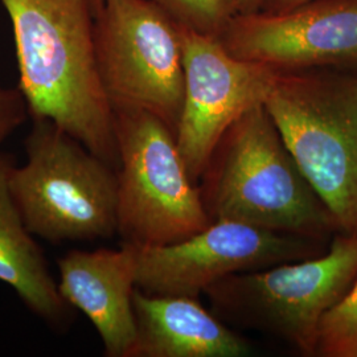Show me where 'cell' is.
Listing matches in <instances>:
<instances>
[{"label":"cell","mask_w":357,"mask_h":357,"mask_svg":"<svg viewBox=\"0 0 357 357\" xmlns=\"http://www.w3.org/2000/svg\"><path fill=\"white\" fill-rule=\"evenodd\" d=\"M29 116L50 119L116 168L114 112L94 45L93 0H0Z\"/></svg>","instance_id":"6da1fadb"},{"label":"cell","mask_w":357,"mask_h":357,"mask_svg":"<svg viewBox=\"0 0 357 357\" xmlns=\"http://www.w3.org/2000/svg\"><path fill=\"white\" fill-rule=\"evenodd\" d=\"M57 268L60 295L91 321L105 355L131 357L137 337V246L123 243L119 249L70 250L59 258Z\"/></svg>","instance_id":"8fae6325"},{"label":"cell","mask_w":357,"mask_h":357,"mask_svg":"<svg viewBox=\"0 0 357 357\" xmlns=\"http://www.w3.org/2000/svg\"><path fill=\"white\" fill-rule=\"evenodd\" d=\"M178 26L220 38L238 15L237 0H151Z\"/></svg>","instance_id":"5bb4252c"},{"label":"cell","mask_w":357,"mask_h":357,"mask_svg":"<svg viewBox=\"0 0 357 357\" xmlns=\"http://www.w3.org/2000/svg\"><path fill=\"white\" fill-rule=\"evenodd\" d=\"M265 106L336 228L357 234V73L278 72Z\"/></svg>","instance_id":"3957f363"},{"label":"cell","mask_w":357,"mask_h":357,"mask_svg":"<svg viewBox=\"0 0 357 357\" xmlns=\"http://www.w3.org/2000/svg\"><path fill=\"white\" fill-rule=\"evenodd\" d=\"M137 337L131 357H243L252 347L197 298L132 295Z\"/></svg>","instance_id":"7c38bea8"},{"label":"cell","mask_w":357,"mask_h":357,"mask_svg":"<svg viewBox=\"0 0 357 357\" xmlns=\"http://www.w3.org/2000/svg\"><path fill=\"white\" fill-rule=\"evenodd\" d=\"M113 112L116 218L123 243L171 245L209 227L212 218L178 151L175 131L146 110Z\"/></svg>","instance_id":"5b68a950"},{"label":"cell","mask_w":357,"mask_h":357,"mask_svg":"<svg viewBox=\"0 0 357 357\" xmlns=\"http://www.w3.org/2000/svg\"><path fill=\"white\" fill-rule=\"evenodd\" d=\"M356 278L357 234L344 233L324 255L237 273L204 294L220 319L278 337L303 356H317L321 320Z\"/></svg>","instance_id":"8992f818"},{"label":"cell","mask_w":357,"mask_h":357,"mask_svg":"<svg viewBox=\"0 0 357 357\" xmlns=\"http://www.w3.org/2000/svg\"><path fill=\"white\" fill-rule=\"evenodd\" d=\"M29 115L26 98L19 88L0 85V149Z\"/></svg>","instance_id":"2e32d148"},{"label":"cell","mask_w":357,"mask_h":357,"mask_svg":"<svg viewBox=\"0 0 357 357\" xmlns=\"http://www.w3.org/2000/svg\"><path fill=\"white\" fill-rule=\"evenodd\" d=\"M243 60L280 72L357 61V0H308L282 11L237 15L220 38Z\"/></svg>","instance_id":"30bf717a"},{"label":"cell","mask_w":357,"mask_h":357,"mask_svg":"<svg viewBox=\"0 0 357 357\" xmlns=\"http://www.w3.org/2000/svg\"><path fill=\"white\" fill-rule=\"evenodd\" d=\"M317 240L229 220L163 246H137V287L151 295L199 298L229 275L318 255Z\"/></svg>","instance_id":"ba28073f"},{"label":"cell","mask_w":357,"mask_h":357,"mask_svg":"<svg viewBox=\"0 0 357 357\" xmlns=\"http://www.w3.org/2000/svg\"><path fill=\"white\" fill-rule=\"evenodd\" d=\"M202 180L200 193L212 221H238L312 240L336 228L265 105L231 125Z\"/></svg>","instance_id":"7a4b0ae2"},{"label":"cell","mask_w":357,"mask_h":357,"mask_svg":"<svg viewBox=\"0 0 357 357\" xmlns=\"http://www.w3.org/2000/svg\"><path fill=\"white\" fill-rule=\"evenodd\" d=\"M317 356L357 357V278L321 320Z\"/></svg>","instance_id":"9a60e30c"},{"label":"cell","mask_w":357,"mask_h":357,"mask_svg":"<svg viewBox=\"0 0 357 357\" xmlns=\"http://www.w3.org/2000/svg\"><path fill=\"white\" fill-rule=\"evenodd\" d=\"M94 45L112 106L150 112L176 134L184 97L181 28L151 0H102Z\"/></svg>","instance_id":"52a82bcc"},{"label":"cell","mask_w":357,"mask_h":357,"mask_svg":"<svg viewBox=\"0 0 357 357\" xmlns=\"http://www.w3.org/2000/svg\"><path fill=\"white\" fill-rule=\"evenodd\" d=\"M181 35L184 97L176 142L191 178L199 183L231 125L265 105L280 70L236 57L220 38L185 28Z\"/></svg>","instance_id":"9c48e42d"},{"label":"cell","mask_w":357,"mask_h":357,"mask_svg":"<svg viewBox=\"0 0 357 357\" xmlns=\"http://www.w3.org/2000/svg\"><path fill=\"white\" fill-rule=\"evenodd\" d=\"M308 0H266L264 8L261 11H282L296 7Z\"/></svg>","instance_id":"e0dca14e"},{"label":"cell","mask_w":357,"mask_h":357,"mask_svg":"<svg viewBox=\"0 0 357 357\" xmlns=\"http://www.w3.org/2000/svg\"><path fill=\"white\" fill-rule=\"evenodd\" d=\"M24 147L10 190L32 236L63 243L118 234L114 167L50 119H32Z\"/></svg>","instance_id":"277c9868"},{"label":"cell","mask_w":357,"mask_h":357,"mask_svg":"<svg viewBox=\"0 0 357 357\" xmlns=\"http://www.w3.org/2000/svg\"><path fill=\"white\" fill-rule=\"evenodd\" d=\"M101 3H102V0H93V4H94V7H96V11H97V8L100 7Z\"/></svg>","instance_id":"d6986e66"},{"label":"cell","mask_w":357,"mask_h":357,"mask_svg":"<svg viewBox=\"0 0 357 357\" xmlns=\"http://www.w3.org/2000/svg\"><path fill=\"white\" fill-rule=\"evenodd\" d=\"M266 0H237L238 15H249V13H259Z\"/></svg>","instance_id":"ac0fdd59"},{"label":"cell","mask_w":357,"mask_h":357,"mask_svg":"<svg viewBox=\"0 0 357 357\" xmlns=\"http://www.w3.org/2000/svg\"><path fill=\"white\" fill-rule=\"evenodd\" d=\"M11 155L0 151V282L10 286L38 318L65 328L73 319L72 307L59 291L48 262L26 224L10 190Z\"/></svg>","instance_id":"4fadbf2b"}]
</instances>
